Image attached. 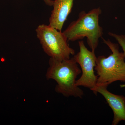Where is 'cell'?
<instances>
[{"instance_id":"cell-1","label":"cell","mask_w":125,"mask_h":125,"mask_svg":"<svg viewBox=\"0 0 125 125\" xmlns=\"http://www.w3.org/2000/svg\"><path fill=\"white\" fill-rule=\"evenodd\" d=\"M49 67L47 70V79H53L57 83L55 90L66 97L73 96L82 98L83 90L76 86V79L81 73L74 57L60 61L50 58Z\"/></svg>"},{"instance_id":"cell-2","label":"cell","mask_w":125,"mask_h":125,"mask_svg":"<svg viewBox=\"0 0 125 125\" xmlns=\"http://www.w3.org/2000/svg\"><path fill=\"white\" fill-rule=\"evenodd\" d=\"M100 7L86 12L81 11L78 18L63 31L68 41L82 40L87 38V43L92 51L95 52L99 39L102 37L103 29L99 24V16L102 14Z\"/></svg>"},{"instance_id":"cell-3","label":"cell","mask_w":125,"mask_h":125,"mask_svg":"<svg viewBox=\"0 0 125 125\" xmlns=\"http://www.w3.org/2000/svg\"><path fill=\"white\" fill-rule=\"evenodd\" d=\"M104 43L112 52L107 57L104 55L97 57L94 69L97 74V85L108 87L116 81L125 83V57L124 53L119 51L118 44L109 39H103Z\"/></svg>"},{"instance_id":"cell-4","label":"cell","mask_w":125,"mask_h":125,"mask_svg":"<svg viewBox=\"0 0 125 125\" xmlns=\"http://www.w3.org/2000/svg\"><path fill=\"white\" fill-rule=\"evenodd\" d=\"M36 31L43 51L51 58L64 60L74 55L75 51L70 47L63 32L44 24L38 25Z\"/></svg>"},{"instance_id":"cell-5","label":"cell","mask_w":125,"mask_h":125,"mask_svg":"<svg viewBox=\"0 0 125 125\" xmlns=\"http://www.w3.org/2000/svg\"><path fill=\"white\" fill-rule=\"evenodd\" d=\"M78 44L79 52L73 57L80 66L82 75L76 80V85L78 87L88 88L92 91L96 87L97 82V76L94 72L97 57L95 52L90 51L87 49L83 41H79Z\"/></svg>"},{"instance_id":"cell-6","label":"cell","mask_w":125,"mask_h":125,"mask_svg":"<svg viewBox=\"0 0 125 125\" xmlns=\"http://www.w3.org/2000/svg\"><path fill=\"white\" fill-rule=\"evenodd\" d=\"M107 87L97 85L92 91L96 95L99 93L104 97L114 114L112 125H117L121 121H125V96L112 93L107 90Z\"/></svg>"},{"instance_id":"cell-7","label":"cell","mask_w":125,"mask_h":125,"mask_svg":"<svg viewBox=\"0 0 125 125\" xmlns=\"http://www.w3.org/2000/svg\"><path fill=\"white\" fill-rule=\"evenodd\" d=\"M74 0H54L53 9L49 19V25L62 31L65 21L70 13Z\"/></svg>"},{"instance_id":"cell-8","label":"cell","mask_w":125,"mask_h":125,"mask_svg":"<svg viewBox=\"0 0 125 125\" xmlns=\"http://www.w3.org/2000/svg\"><path fill=\"white\" fill-rule=\"evenodd\" d=\"M108 34L114 38L117 41L118 44L123 49V53L125 54V35L116 34L111 32H109Z\"/></svg>"},{"instance_id":"cell-9","label":"cell","mask_w":125,"mask_h":125,"mask_svg":"<svg viewBox=\"0 0 125 125\" xmlns=\"http://www.w3.org/2000/svg\"><path fill=\"white\" fill-rule=\"evenodd\" d=\"M42 0L45 2L46 4L49 6H52L53 5L54 0Z\"/></svg>"}]
</instances>
